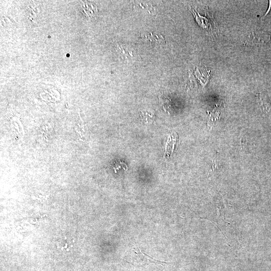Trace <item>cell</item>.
<instances>
[{
    "label": "cell",
    "mask_w": 271,
    "mask_h": 271,
    "mask_svg": "<svg viewBox=\"0 0 271 271\" xmlns=\"http://www.w3.org/2000/svg\"><path fill=\"white\" fill-rule=\"evenodd\" d=\"M115 49L119 56L123 59L132 60L135 58L133 50L131 47L125 45L117 44Z\"/></svg>",
    "instance_id": "cell-2"
},
{
    "label": "cell",
    "mask_w": 271,
    "mask_h": 271,
    "mask_svg": "<svg viewBox=\"0 0 271 271\" xmlns=\"http://www.w3.org/2000/svg\"><path fill=\"white\" fill-rule=\"evenodd\" d=\"M271 39V34L265 32L253 30L247 34L245 43L248 45H262L267 44Z\"/></svg>",
    "instance_id": "cell-1"
},
{
    "label": "cell",
    "mask_w": 271,
    "mask_h": 271,
    "mask_svg": "<svg viewBox=\"0 0 271 271\" xmlns=\"http://www.w3.org/2000/svg\"><path fill=\"white\" fill-rule=\"evenodd\" d=\"M80 9L82 13L88 18L94 17L97 13L96 6L88 2H81Z\"/></svg>",
    "instance_id": "cell-3"
},
{
    "label": "cell",
    "mask_w": 271,
    "mask_h": 271,
    "mask_svg": "<svg viewBox=\"0 0 271 271\" xmlns=\"http://www.w3.org/2000/svg\"><path fill=\"white\" fill-rule=\"evenodd\" d=\"M257 96L263 110L266 112H269L270 106L266 99L262 97L261 94L260 93L257 94Z\"/></svg>",
    "instance_id": "cell-4"
}]
</instances>
